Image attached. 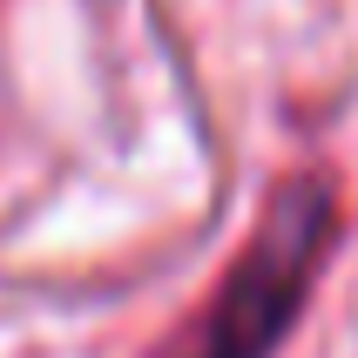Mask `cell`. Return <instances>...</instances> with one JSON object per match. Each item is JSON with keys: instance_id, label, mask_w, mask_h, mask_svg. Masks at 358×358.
Instances as JSON below:
<instances>
[{"instance_id": "obj_1", "label": "cell", "mask_w": 358, "mask_h": 358, "mask_svg": "<svg viewBox=\"0 0 358 358\" xmlns=\"http://www.w3.org/2000/svg\"><path fill=\"white\" fill-rule=\"evenodd\" d=\"M324 237H331L324 182H291L257 223V237L243 243V257L230 264V278L217 284V304L203 311L189 358H271L304 311Z\"/></svg>"}]
</instances>
